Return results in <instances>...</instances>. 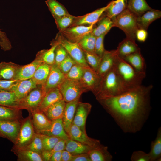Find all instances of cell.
<instances>
[{
	"instance_id": "6da1fadb",
	"label": "cell",
	"mask_w": 161,
	"mask_h": 161,
	"mask_svg": "<svg viewBox=\"0 0 161 161\" xmlns=\"http://www.w3.org/2000/svg\"><path fill=\"white\" fill-rule=\"evenodd\" d=\"M153 88L141 85L118 95L97 100L124 132L135 133L148 117Z\"/></svg>"
},
{
	"instance_id": "7a4b0ae2",
	"label": "cell",
	"mask_w": 161,
	"mask_h": 161,
	"mask_svg": "<svg viewBox=\"0 0 161 161\" xmlns=\"http://www.w3.org/2000/svg\"><path fill=\"white\" fill-rule=\"evenodd\" d=\"M132 89L123 81L117 73L113 65L110 70L101 78L98 89L94 95L97 99L117 96Z\"/></svg>"
},
{
	"instance_id": "3957f363",
	"label": "cell",
	"mask_w": 161,
	"mask_h": 161,
	"mask_svg": "<svg viewBox=\"0 0 161 161\" xmlns=\"http://www.w3.org/2000/svg\"><path fill=\"white\" fill-rule=\"evenodd\" d=\"M114 66L126 86L131 89L141 85L146 77V72L137 71L123 59L116 54Z\"/></svg>"
},
{
	"instance_id": "277c9868",
	"label": "cell",
	"mask_w": 161,
	"mask_h": 161,
	"mask_svg": "<svg viewBox=\"0 0 161 161\" xmlns=\"http://www.w3.org/2000/svg\"><path fill=\"white\" fill-rule=\"evenodd\" d=\"M137 16L126 8L112 20L114 27L122 30L126 38L135 41V34L139 29L137 22Z\"/></svg>"
},
{
	"instance_id": "5b68a950",
	"label": "cell",
	"mask_w": 161,
	"mask_h": 161,
	"mask_svg": "<svg viewBox=\"0 0 161 161\" xmlns=\"http://www.w3.org/2000/svg\"><path fill=\"white\" fill-rule=\"evenodd\" d=\"M66 103L79 100L81 95L88 91L80 81L65 78L58 87Z\"/></svg>"
},
{
	"instance_id": "8992f818",
	"label": "cell",
	"mask_w": 161,
	"mask_h": 161,
	"mask_svg": "<svg viewBox=\"0 0 161 161\" xmlns=\"http://www.w3.org/2000/svg\"><path fill=\"white\" fill-rule=\"evenodd\" d=\"M55 39L64 48L77 64L84 68L90 67L86 62L83 50L78 43L69 41L59 33Z\"/></svg>"
},
{
	"instance_id": "52a82bcc",
	"label": "cell",
	"mask_w": 161,
	"mask_h": 161,
	"mask_svg": "<svg viewBox=\"0 0 161 161\" xmlns=\"http://www.w3.org/2000/svg\"><path fill=\"white\" fill-rule=\"evenodd\" d=\"M31 115L21 121V126L18 134L15 143L11 151L24 148L31 142L35 134Z\"/></svg>"
},
{
	"instance_id": "ba28073f",
	"label": "cell",
	"mask_w": 161,
	"mask_h": 161,
	"mask_svg": "<svg viewBox=\"0 0 161 161\" xmlns=\"http://www.w3.org/2000/svg\"><path fill=\"white\" fill-rule=\"evenodd\" d=\"M45 95L42 85H37L25 97L20 100L19 109L29 112L38 108Z\"/></svg>"
},
{
	"instance_id": "9c48e42d",
	"label": "cell",
	"mask_w": 161,
	"mask_h": 161,
	"mask_svg": "<svg viewBox=\"0 0 161 161\" xmlns=\"http://www.w3.org/2000/svg\"><path fill=\"white\" fill-rule=\"evenodd\" d=\"M22 120H0V137L7 138L14 144L18 134Z\"/></svg>"
},
{
	"instance_id": "30bf717a",
	"label": "cell",
	"mask_w": 161,
	"mask_h": 161,
	"mask_svg": "<svg viewBox=\"0 0 161 161\" xmlns=\"http://www.w3.org/2000/svg\"><path fill=\"white\" fill-rule=\"evenodd\" d=\"M94 24L69 27L59 31V33L69 41L78 43L84 36L92 32Z\"/></svg>"
},
{
	"instance_id": "8fae6325",
	"label": "cell",
	"mask_w": 161,
	"mask_h": 161,
	"mask_svg": "<svg viewBox=\"0 0 161 161\" xmlns=\"http://www.w3.org/2000/svg\"><path fill=\"white\" fill-rule=\"evenodd\" d=\"M67 134L69 138L93 148H99L103 145L99 140L89 137L72 123Z\"/></svg>"
},
{
	"instance_id": "7c38bea8",
	"label": "cell",
	"mask_w": 161,
	"mask_h": 161,
	"mask_svg": "<svg viewBox=\"0 0 161 161\" xmlns=\"http://www.w3.org/2000/svg\"><path fill=\"white\" fill-rule=\"evenodd\" d=\"M101 79L96 72L89 67L84 68L80 81L88 91H91L95 94L98 89Z\"/></svg>"
},
{
	"instance_id": "4fadbf2b",
	"label": "cell",
	"mask_w": 161,
	"mask_h": 161,
	"mask_svg": "<svg viewBox=\"0 0 161 161\" xmlns=\"http://www.w3.org/2000/svg\"><path fill=\"white\" fill-rule=\"evenodd\" d=\"M91 108L92 105L90 104L82 102L79 101L77 105L72 122L83 132L86 134V121Z\"/></svg>"
},
{
	"instance_id": "5bb4252c",
	"label": "cell",
	"mask_w": 161,
	"mask_h": 161,
	"mask_svg": "<svg viewBox=\"0 0 161 161\" xmlns=\"http://www.w3.org/2000/svg\"><path fill=\"white\" fill-rule=\"evenodd\" d=\"M65 78L64 75L56 64L51 66L48 78L44 84L42 85L45 94L50 90L58 88Z\"/></svg>"
},
{
	"instance_id": "9a60e30c",
	"label": "cell",
	"mask_w": 161,
	"mask_h": 161,
	"mask_svg": "<svg viewBox=\"0 0 161 161\" xmlns=\"http://www.w3.org/2000/svg\"><path fill=\"white\" fill-rule=\"evenodd\" d=\"M32 117V122L35 132L49 129L51 125L49 121L43 112L38 108L29 112Z\"/></svg>"
},
{
	"instance_id": "2e32d148",
	"label": "cell",
	"mask_w": 161,
	"mask_h": 161,
	"mask_svg": "<svg viewBox=\"0 0 161 161\" xmlns=\"http://www.w3.org/2000/svg\"><path fill=\"white\" fill-rule=\"evenodd\" d=\"M37 84L32 78L28 79L18 80L9 90L13 91L19 100L25 97Z\"/></svg>"
},
{
	"instance_id": "e0dca14e",
	"label": "cell",
	"mask_w": 161,
	"mask_h": 161,
	"mask_svg": "<svg viewBox=\"0 0 161 161\" xmlns=\"http://www.w3.org/2000/svg\"><path fill=\"white\" fill-rule=\"evenodd\" d=\"M109 4L105 7L98 9L85 15L77 17L72 24L69 27L77 25L95 24L98 21L101 16L105 12Z\"/></svg>"
},
{
	"instance_id": "ac0fdd59",
	"label": "cell",
	"mask_w": 161,
	"mask_h": 161,
	"mask_svg": "<svg viewBox=\"0 0 161 161\" xmlns=\"http://www.w3.org/2000/svg\"><path fill=\"white\" fill-rule=\"evenodd\" d=\"M42 63L35 58L29 64L20 65L16 71L14 80H21L32 78L38 66Z\"/></svg>"
},
{
	"instance_id": "d6986e66",
	"label": "cell",
	"mask_w": 161,
	"mask_h": 161,
	"mask_svg": "<svg viewBox=\"0 0 161 161\" xmlns=\"http://www.w3.org/2000/svg\"><path fill=\"white\" fill-rule=\"evenodd\" d=\"M115 54V50L104 51L101 57L96 72L101 78L103 77L113 66Z\"/></svg>"
},
{
	"instance_id": "ffe728a7",
	"label": "cell",
	"mask_w": 161,
	"mask_h": 161,
	"mask_svg": "<svg viewBox=\"0 0 161 161\" xmlns=\"http://www.w3.org/2000/svg\"><path fill=\"white\" fill-rule=\"evenodd\" d=\"M51 126L49 129L37 133L57 137L65 140L69 138L64 129L62 118L51 121Z\"/></svg>"
},
{
	"instance_id": "44dd1931",
	"label": "cell",
	"mask_w": 161,
	"mask_h": 161,
	"mask_svg": "<svg viewBox=\"0 0 161 161\" xmlns=\"http://www.w3.org/2000/svg\"><path fill=\"white\" fill-rule=\"evenodd\" d=\"M140 50L135 41L126 37L119 44L117 49L115 50V53L123 58L128 55Z\"/></svg>"
},
{
	"instance_id": "7402d4cb",
	"label": "cell",
	"mask_w": 161,
	"mask_h": 161,
	"mask_svg": "<svg viewBox=\"0 0 161 161\" xmlns=\"http://www.w3.org/2000/svg\"><path fill=\"white\" fill-rule=\"evenodd\" d=\"M79 100H77L66 103L62 119L64 129L67 134L73 122Z\"/></svg>"
},
{
	"instance_id": "603a6c76",
	"label": "cell",
	"mask_w": 161,
	"mask_h": 161,
	"mask_svg": "<svg viewBox=\"0 0 161 161\" xmlns=\"http://www.w3.org/2000/svg\"><path fill=\"white\" fill-rule=\"evenodd\" d=\"M161 17V11L152 9L148 10L137 18V22L139 28L147 30L150 24Z\"/></svg>"
},
{
	"instance_id": "cb8c5ba5",
	"label": "cell",
	"mask_w": 161,
	"mask_h": 161,
	"mask_svg": "<svg viewBox=\"0 0 161 161\" xmlns=\"http://www.w3.org/2000/svg\"><path fill=\"white\" fill-rule=\"evenodd\" d=\"M66 103L63 100H58L47 108L43 112L50 121L62 118Z\"/></svg>"
},
{
	"instance_id": "d4e9b609",
	"label": "cell",
	"mask_w": 161,
	"mask_h": 161,
	"mask_svg": "<svg viewBox=\"0 0 161 161\" xmlns=\"http://www.w3.org/2000/svg\"><path fill=\"white\" fill-rule=\"evenodd\" d=\"M58 44L54 39L51 44V47L49 49H43L38 52L35 58L44 63L50 66L55 64V50Z\"/></svg>"
},
{
	"instance_id": "484cf974",
	"label": "cell",
	"mask_w": 161,
	"mask_h": 161,
	"mask_svg": "<svg viewBox=\"0 0 161 161\" xmlns=\"http://www.w3.org/2000/svg\"><path fill=\"white\" fill-rule=\"evenodd\" d=\"M123 59L137 71L145 72L146 63L140 50L128 55Z\"/></svg>"
},
{
	"instance_id": "4316f807",
	"label": "cell",
	"mask_w": 161,
	"mask_h": 161,
	"mask_svg": "<svg viewBox=\"0 0 161 161\" xmlns=\"http://www.w3.org/2000/svg\"><path fill=\"white\" fill-rule=\"evenodd\" d=\"M62 99V94L58 88H54L46 94L38 109L43 112L54 103Z\"/></svg>"
},
{
	"instance_id": "83f0119b",
	"label": "cell",
	"mask_w": 161,
	"mask_h": 161,
	"mask_svg": "<svg viewBox=\"0 0 161 161\" xmlns=\"http://www.w3.org/2000/svg\"><path fill=\"white\" fill-rule=\"evenodd\" d=\"M19 101L20 100L12 91L0 90V105L19 109Z\"/></svg>"
},
{
	"instance_id": "f1b7e54d",
	"label": "cell",
	"mask_w": 161,
	"mask_h": 161,
	"mask_svg": "<svg viewBox=\"0 0 161 161\" xmlns=\"http://www.w3.org/2000/svg\"><path fill=\"white\" fill-rule=\"evenodd\" d=\"M20 65L12 62L0 63V79L14 80L16 71Z\"/></svg>"
},
{
	"instance_id": "f546056e",
	"label": "cell",
	"mask_w": 161,
	"mask_h": 161,
	"mask_svg": "<svg viewBox=\"0 0 161 161\" xmlns=\"http://www.w3.org/2000/svg\"><path fill=\"white\" fill-rule=\"evenodd\" d=\"M126 8L137 17L152 9L148 4L145 0H128Z\"/></svg>"
},
{
	"instance_id": "4dcf8cb0",
	"label": "cell",
	"mask_w": 161,
	"mask_h": 161,
	"mask_svg": "<svg viewBox=\"0 0 161 161\" xmlns=\"http://www.w3.org/2000/svg\"><path fill=\"white\" fill-rule=\"evenodd\" d=\"M93 148L69 138L66 140L65 150L72 155L88 153Z\"/></svg>"
},
{
	"instance_id": "1f68e13d",
	"label": "cell",
	"mask_w": 161,
	"mask_h": 161,
	"mask_svg": "<svg viewBox=\"0 0 161 161\" xmlns=\"http://www.w3.org/2000/svg\"><path fill=\"white\" fill-rule=\"evenodd\" d=\"M126 0H115L109 3V6L105 12L106 16L111 19L114 18L127 8Z\"/></svg>"
},
{
	"instance_id": "d6a6232c",
	"label": "cell",
	"mask_w": 161,
	"mask_h": 161,
	"mask_svg": "<svg viewBox=\"0 0 161 161\" xmlns=\"http://www.w3.org/2000/svg\"><path fill=\"white\" fill-rule=\"evenodd\" d=\"M88 153L91 161H110L112 159L107 147L103 145L99 148L91 149Z\"/></svg>"
},
{
	"instance_id": "836d02e7",
	"label": "cell",
	"mask_w": 161,
	"mask_h": 161,
	"mask_svg": "<svg viewBox=\"0 0 161 161\" xmlns=\"http://www.w3.org/2000/svg\"><path fill=\"white\" fill-rule=\"evenodd\" d=\"M97 26L93 28L91 32L96 37L101 35L107 34L111 29L114 27L112 19L106 16L100 19L97 22Z\"/></svg>"
},
{
	"instance_id": "e575fe53",
	"label": "cell",
	"mask_w": 161,
	"mask_h": 161,
	"mask_svg": "<svg viewBox=\"0 0 161 161\" xmlns=\"http://www.w3.org/2000/svg\"><path fill=\"white\" fill-rule=\"evenodd\" d=\"M150 161H161V128L158 129L155 139L152 141L150 150L148 153Z\"/></svg>"
},
{
	"instance_id": "d590c367",
	"label": "cell",
	"mask_w": 161,
	"mask_h": 161,
	"mask_svg": "<svg viewBox=\"0 0 161 161\" xmlns=\"http://www.w3.org/2000/svg\"><path fill=\"white\" fill-rule=\"evenodd\" d=\"M17 156L18 161H43L41 155L31 150L21 149L11 151Z\"/></svg>"
},
{
	"instance_id": "8d00e7d4",
	"label": "cell",
	"mask_w": 161,
	"mask_h": 161,
	"mask_svg": "<svg viewBox=\"0 0 161 161\" xmlns=\"http://www.w3.org/2000/svg\"><path fill=\"white\" fill-rule=\"evenodd\" d=\"M45 3L54 19L69 14L64 6L56 0H47Z\"/></svg>"
},
{
	"instance_id": "74e56055",
	"label": "cell",
	"mask_w": 161,
	"mask_h": 161,
	"mask_svg": "<svg viewBox=\"0 0 161 161\" xmlns=\"http://www.w3.org/2000/svg\"><path fill=\"white\" fill-rule=\"evenodd\" d=\"M51 66L42 63L36 69L32 78L37 85H44L49 74Z\"/></svg>"
},
{
	"instance_id": "f35d334b",
	"label": "cell",
	"mask_w": 161,
	"mask_h": 161,
	"mask_svg": "<svg viewBox=\"0 0 161 161\" xmlns=\"http://www.w3.org/2000/svg\"><path fill=\"white\" fill-rule=\"evenodd\" d=\"M20 110L0 105V120H21Z\"/></svg>"
},
{
	"instance_id": "ab89813d",
	"label": "cell",
	"mask_w": 161,
	"mask_h": 161,
	"mask_svg": "<svg viewBox=\"0 0 161 161\" xmlns=\"http://www.w3.org/2000/svg\"><path fill=\"white\" fill-rule=\"evenodd\" d=\"M96 38L91 32L84 36L78 43L83 50L95 52V46Z\"/></svg>"
},
{
	"instance_id": "60d3db41",
	"label": "cell",
	"mask_w": 161,
	"mask_h": 161,
	"mask_svg": "<svg viewBox=\"0 0 161 161\" xmlns=\"http://www.w3.org/2000/svg\"><path fill=\"white\" fill-rule=\"evenodd\" d=\"M22 149L31 150L41 155L43 149L40 134L35 132L34 136L30 144Z\"/></svg>"
},
{
	"instance_id": "b9f144b4",
	"label": "cell",
	"mask_w": 161,
	"mask_h": 161,
	"mask_svg": "<svg viewBox=\"0 0 161 161\" xmlns=\"http://www.w3.org/2000/svg\"><path fill=\"white\" fill-rule=\"evenodd\" d=\"M84 68L76 63L69 72L64 75L65 78L80 81L83 74Z\"/></svg>"
},
{
	"instance_id": "7bdbcfd3",
	"label": "cell",
	"mask_w": 161,
	"mask_h": 161,
	"mask_svg": "<svg viewBox=\"0 0 161 161\" xmlns=\"http://www.w3.org/2000/svg\"><path fill=\"white\" fill-rule=\"evenodd\" d=\"M77 17L69 14L55 19V23L59 31L69 27Z\"/></svg>"
},
{
	"instance_id": "ee69618b",
	"label": "cell",
	"mask_w": 161,
	"mask_h": 161,
	"mask_svg": "<svg viewBox=\"0 0 161 161\" xmlns=\"http://www.w3.org/2000/svg\"><path fill=\"white\" fill-rule=\"evenodd\" d=\"M83 50L87 64L96 72L101 60V57L97 55L95 52Z\"/></svg>"
},
{
	"instance_id": "f6af8a7d",
	"label": "cell",
	"mask_w": 161,
	"mask_h": 161,
	"mask_svg": "<svg viewBox=\"0 0 161 161\" xmlns=\"http://www.w3.org/2000/svg\"><path fill=\"white\" fill-rule=\"evenodd\" d=\"M66 140L64 139H61L50 151H43L41 154V156L43 161H49L51 156L56 151L65 150Z\"/></svg>"
},
{
	"instance_id": "bcb514c9",
	"label": "cell",
	"mask_w": 161,
	"mask_h": 161,
	"mask_svg": "<svg viewBox=\"0 0 161 161\" xmlns=\"http://www.w3.org/2000/svg\"><path fill=\"white\" fill-rule=\"evenodd\" d=\"M40 134L42 141L43 151H50L61 139L57 137Z\"/></svg>"
},
{
	"instance_id": "7dc6e473",
	"label": "cell",
	"mask_w": 161,
	"mask_h": 161,
	"mask_svg": "<svg viewBox=\"0 0 161 161\" xmlns=\"http://www.w3.org/2000/svg\"><path fill=\"white\" fill-rule=\"evenodd\" d=\"M76 63L75 62L68 54L66 58L57 66L61 72L65 75L69 72Z\"/></svg>"
},
{
	"instance_id": "c3c4849f",
	"label": "cell",
	"mask_w": 161,
	"mask_h": 161,
	"mask_svg": "<svg viewBox=\"0 0 161 161\" xmlns=\"http://www.w3.org/2000/svg\"><path fill=\"white\" fill-rule=\"evenodd\" d=\"M68 54L64 48L61 44H58L55 50V64L58 65L67 57Z\"/></svg>"
},
{
	"instance_id": "681fc988",
	"label": "cell",
	"mask_w": 161,
	"mask_h": 161,
	"mask_svg": "<svg viewBox=\"0 0 161 161\" xmlns=\"http://www.w3.org/2000/svg\"><path fill=\"white\" fill-rule=\"evenodd\" d=\"M106 33L103 34L96 38L95 46V52L98 55L102 57L105 50L104 46V39Z\"/></svg>"
},
{
	"instance_id": "f907efd6",
	"label": "cell",
	"mask_w": 161,
	"mask_h": 161,
	"mask_svg": "<svg viewBox=\"0 0 161 161\" xmlns=\"http://www.w3.org/2000/svg\"><path fill=\"white\" fill-rule=\"evenodd\" d=\"M0 47L4 51L10 50L12 48L11 42L7 38L6 33L0 30Z\"/></svg>"
},
{
	"instance_id": "816d5d0a",
	"label": "cell",
	"mask_w": 161,
	"mask_h": 161,
	"mask_svg": "<svg viewBox=\"0 0 161 161\" xmlns=\"http://www.w3.org/2000/svg\"><path fill=\"white\" fill-rule=\"evenodd\" d=\"M131 160L132 161H150V158L148 153L138 150L133 153Z\"/></svg>"
},
{
	"instance_id": "f5cc1de1",
	"label": "cell",
	"mask_w": 161,
	"mask_h": 161,
	"mask_svg": "<svg viewBox=\"0 0 161 161\" xmlns=\"http://www.w3.org/2000/svg\"><path fill=\"white\" fill-rule=\"evenodd\" d=\"M18 81L15 80L0 79V90H10Z\"/></svg>"
},
{
	"instance_id": "db71d44e",
	"label": "cell",
	"mask_w": 161,
	"mask_h": 161,
	"mask_svg": "<svg viewBox=\"0 0 161 161\" xmlns=\"http://www.w3.org/2000/svg\"><path fill=\"white\" fill-rule=\"evenodd\" d=\"M148 35L147 30L139 28L136 33V39L140 42H144L147 39Z\"/></svg>"
},
{
	"instance_id": "11a10c76",
	"label": "cell",
	"mask_w": 161,
	"mask_h": 161,
	"mask_svg": "<svg viewBox=\"0 0 161 161\" xmlns=\"http://www.w3.org/2000/svg\"><path fill=\"white\" fill-rule=\"evenodd\" d=\"M71 161H91L88 153L72 155Z\"/></svg>"
},
{
	"instance_id": "9f6ffc18",
	"label": "cell",
	"mask_w": 161,
	"mask_h": 161,
	"mask_svg": "<svg viewBox=\"0 0 161 161\" xmlns=\"http://www.w3.org/2000/svg\"><path fill=\"white\" fill-rule=\"evenodd\" d=\"M72 156V155L66 150L62 151V161H71Z\"/></svg>"
},
{
	"instance_id": "6f0895ef",
	"label": "cell",
	"mask_w": 161,
	"mask_h": 161,
	"mask_svg": "<svg viewBox=\"0 0 161 161\" xmlns=\"http://www.w3.org/2000/svg\"><path fill=\"white\" fill-rule=\"evenodd\" d=\"M62 151H59L54 153L51 156L49 161H62Z\"/></svg>"
}]
</instances>
